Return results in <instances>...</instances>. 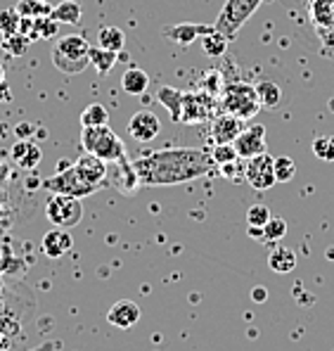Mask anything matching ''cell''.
Here are the masks:
<instances>
[{"mask_svg":"<svg viewBox=\"0 0 334 351\" xmlns=\"http://www.w3.org/2000/svg\"><path fill=\"white\" fill-rule=\"evenodd\" d=\"M133 167L140 178V185L159 188V185H178L197 180L207 173H214L216 162L211 152L202 147H166L140 154L133 159Z\"/></svg>","mask_w":334,"mask_h":351,"instance_id":"cell-1","label":"cell"},{"mask_svg":"<svg viewBox=\"0 0 334 351\" xmlns=\"http://www.w3.org/2000/svg\"><path fill=\"white\" fill-rule=\"evenodd\" d=\"M50 58H53L55 69H60L62 74H81L90 66V43L81 34L62 36L55 40Z\"/></svg>","mask_w":334,"mask_h":351,"instance_id":"cell-2","label":"cell"},{"mask_svg":"<svg viewBox=\"0 0 334 351\" xmlns=\"http://www.w3.org/2000/svg\"><path fill=\"white\" fill-rule=\"evenodd\" d=\"M81 147H84V152L105 159L107 164H116L121 159H126V145L112 131L110 123H105V126H86L81 131Z\"/></svg>","mask_w":334,"mask_h":351,"instance_id":"cell-3","label":"cell"},{"mask_svg":"<svg viewBox=\"0 0 334 351\" xmlns=\"http://www.w3.org/2000/svg\"><path fill=\"white\" fill-rule=\"evenodd\" d=\"M223 110L230 114L244 119H251L259 114L261 110V100L256 86L246 84V81H228L223 86Z\"/></svg>","mask_w":334,"mask_h":351,"instance_id":"cell-4","label":"cell"},{"mask_svg":"<svg viewBox=\"0 0 334 351\" xmlns=\"http://www.w3.org/2000/svg\"><path fill=\"white\" fill-rule=\"evenodd\" d=\"M264 0H225V5L220 8L218 17H216L214 27L216 31L225 36L228 40H233L240 34V29L249 22V17L261 8Z\"/></svg>","mask_w":334,"mask_h":351,"instance_id":"cell-5","label":"cell"},{"mask_svg":"<svg viewBox=\"0 0 334 351\" xmlns=\"http://www.w3.org/2000/svg\"><path fill=\"white\" fill-rule=\"evenodd\" d=\"M45 219L55 226V228H74L84 219V204L81 197L64 193H53L45 202Z\"/></svg>","mask_w":334,"mask_h":351,"instance_id":"cell-6","label":"cell"},{"mask_svg":"<svg viewBox=\"0 0 334 351\" xmlns=\"http://www.w3.org/2000/svg\"><path fill=\"white\" fill-rule=\"evenodd\" d=\"M43 188L50 190V193L74 195V197H81V199L90 197V195H95L97 190H100L97 185L88 183L84 176L76 171L74 164H69V167H64V169H57V173L43 180Z\"/></svg>","mask_w":334,"mask_h":351,"instance_id":"cell-7","label":"cell"},{"mask_svg":"<svg viewBox=\"0 0 334 351\" xmlns=\"http://www.w3.org/2000/svg\"><path fill=\"white\" fill-rule=\"evenodd\" d=\"M244 178L246 183L254 190L264 193V190H270L277 183L275 178V157H270L268 152H261L256 157H249L244 164Z\"/></svg>","mask_w":334,"mask_h":351,"instance_id":"cell-8","label":"cell"},{"mask_svg":"<svg viewBox=\"0 0 334 351\" xmlns=\"http://www.w3.org/2000/svg\"><path fill=\"white\" fill-rule=\"evenodd\" d=\"M216 100L209 93H185L183 100V123H199L207 121L209 117H214Z\"/></svg>","mask_w":334,"mask_h":351,"instance_id":"cell-9","label":"cell"},{"mask_svg":"<svg viewBox=\"0 0 334 351\" xmlns=\"http://www.w3.org/2000/svg\"><path fill=\"white\" fill-rule=\"evenodd\" d=\"M159 131H162V121L150 110L136 112L128 121V136L138 143H152L159 136Z\"/></svg>","mask_w":334,"mask_h":351,"instance_id":"cell-10","label":"cell"},{"mask_svg":"<svg viewBox=\"0 0 334 351\" xmlns=\"http://www.w3.org/2000/svg\"><path fill=\"white\" fill-rule=\"evenodd\" d=\"M233 145L237 149L240 159H249L261 152H268V149H266V128L261 126V123H251L249 128L240 131V136L235 138Z\"/></svg>","mask_w":334,"mask_h":351,"instance_id":"cell-11","label":"cell"},{"mask_svg":"<svg viewBox=\"0 0 334 351\" xmlns=\"http://www.w3.org/2000/svg\"><path fill=\"white\" fill-rule=\"evenodd\" d=\"M216 31L214 24H192V22H183V24H173V27H166L162 31L164 38L173 40L178 45H192L194 40L204 38L207 34Z\"/></svg>","mask_w":334,"mask_h":351,"instance_id":"cell-12","label":"cell"},{"mask_svg":"<svg viewBox=\"0 0 334 351\" xmlns=\"http://www.w3.org/2000/svg\"><path fill=\"white\" fill-rule=\"evenodd\" d=\"M76 171L84 176L88 183L97 185V188H102V185H107V176H110V169H107V162L100 157H95V154L86 152L81 154L79 159L74 162Z\"/></svg>","mask_w":334,"mask_h":351,"instance_id":"cell-13","label":"cell"},{"mask_svg":"<svg viewBox=\"0 0 334 351\" xmlns=\"http://www.w3.org/2000/svg\"><path fill=\"white\" fill-rule=\"evenodd\" d=\"M107 321L119 330H131L133 325L140 321V306L131 299H121L107 311Z\"/></svg>","mask_w":334,"mask_h":351,"instance_id":"cell-14","label":"cell"},{"mask_svg":"<svg viewBox=\"0 0 334 351\" xmlns=\"http://www.w3.org/2000/svg\"><path fill=\"white\" fill-rule=\"evenodd\" d=\"M74 247V237L66 228H55V230H48L43 235V242H40V250L48 259H60L64 256L66 252Z\"/></svg>","mask_w":334,"mask_h":351,"instance_id":"cell-15","label":"cell"},{"mask_svg":"<svg viewBox=\"0 0 334 351\" xmlns=\"http://www.w3.org/2000/svg\"><path fill=\"white\" fill-rule=\"evenodd\" d=\"M240 131H242V119L240 117L230 114V112L214 117L211 138H214L216 145H220V143H235V138L240 136Z\"/></svg>","mask_w":334,"mask_h":351,"instance_id":"cell-16","label":"cell"},{"mask_svg":"<svg viewBox=\"0 0 334 351\" xmlns=\"http://www.w3.org/2000/svg\"><path fill=\"white\" fill-rule=\"evenodd\" d=\"M10 154H12L14 162H17L22 169H27V171H34V169L40 164V159H43V152H40V147L36 145L34 141L14 143L12 149H10Z\"/></svg>","mask_w":334,"mask_h":351,"instance_id":"cell-17","label":"cell"},{"mask_svg":"<svg viewBox=\"0 0 334 351\" xmlns=\"http://www.w3.org/2000/svg\"><path fill=\"white\" fill-rule=\"evenodd\" d=\"M183 100H185V93L176 90L171 86H162L157 90V102H162L164 107L168 110V114L176 123H181V117H183Z\"/></svg>","mask_w":334,"mask_h":351,"instance_id":"cell-18","label":"cell"},{"mask_svg":"<svg viewBox=\"0 0 334 351\" xmlns=\"http://www.w3.org/2000/svg\"><path fill=\"white\" fill-rule=\"evenodd\" d=\"M147 86H150V74L145 69H138V66H131V69L123 71L121 76V88L128 93V95H145Z\"/></svg>","mask_w":334,"mask_h":351,"instance_id":"cell-19","label":"cell"},{"mask_svg":"<svg viewBox=\"0 0 334 351\" xmlns=\"http://www.w3.org/2000/svg\"><path fill=\"white\" fill-rule=\"evenodd\" d=\"M50 17L55 19V22L60 24H81V17H84V8H81L79 0H62L53 8V12H50Z\"/></svg>","mask_w":334,"mask_h":351,"instance_id":"cell-20","label":"cell"},{"mask_svg":"<svg viewBox=\"0 0 334 351\" xmlns=\"http://www.w3.org/2000/svg\"><path fill=\"white\" fill-rule=\"evenodd\" d=\"M57 31H60V22H55L50 14H45V17H34L27 38H29V43H36V40H40V38H55Z\"/></svg>","mask_w":334,"mask_h":351,"instance_id":"cell-21","label":"cell"},{"mask_svg":"<svg viewBox=\"0 0 334 351\" xmlns=\"http://www.w3.org/2000/svg\"><path fill=\"white\" fill-rule=\"evenodd\" d=\"M268 266L273 273H292L296 268V254L290 247H275L268 256Z\"/></svg>","mask_w":334,"mask_h":351,"instance_id":"cell-22","label":"cell"},{"mask_svg":"<svg viewBox=\"0 0 334 351\" xmlns=\"http://www.w3.org/2000/svg\"><path fill=\"white\" fill-rule=\"evenodd\" d=\"M116 62H119V53H112V50H105L100 45H90V66H95L100 76L110 74Z\"/></svg>","mask_w":334,"mask_h":351,"instance_id":"cell-23","label":"cell"},{"mask_svg":"<svg viewBox=\"0 0 334 351\" xmlns=\"http://www.w3.org/2000/svg\"><path fill=\"white\" fill-rule=\"evenodd\" d=\"M116 167H119V180H116V188H119L123 195H133L138 188H140V178H138L133 162H128V157H126V159H121V162H116Z\"/></svg>","mask_w":334,"mask_h":351,"instance_id":"cell-24","label":"cell"},{"mask_svg":"<svg viewBox=\"0 0 334 351\" xmlns=\"http://www.w3.org/2000/svg\"><path fill=\"white\" fill-rule=\"evenodd\" d=\"M97 45L112 53H121L123 45H126V34L119 27H102L97 34Z\"/></svg>","mask_w":334,"mask_h":351,"instance_id":"cell-25","label":"cell"},{"mask_svg":"<svg viewBox=\"0 0 334 351\" xmlns=\"http://www.w3.org/2000/svg\"><path fill=\"white\" fill-rule=\"evenodd\" d=\"M256 93H259V100H261V107L266 110H275L277 105L282 102V90L275 81L270 79H264L256 84Z\"/></svg>","mask_w":334,"mask_h":351,"instance_id":"cell-26","label":"cell"},{"mask_svg":"<svg viewBox=\"0 0 334 351\" xmlns=\"http://www.w3.org/2000/svg\"><path fill=\"white\" fill-rule=\"evenodd\" d=\"M105 123H110V112H107L105 105H100V102H92V105L86 107L84 112H81V126H105Z\"/></svg>","mask_w":334,"mask_h":351,"instance_id":"cell-27","label":"cell"},{"mask_svg":"<svg viewBox=\"0 0 334 351\" xmlns=\"http://www.w3.org/2000/svg\"><path fill=\"white\" fill-rule=\"evenodd\" d=\"M228 43H230V40L225 38L220 31H211V34H207L202 38V48H204V53H207L209 58H223Z\"/></svg>","mask_w":334,"mask_h":351,"instance_id":"cell-28","label":"cell"},{"mask_svg":"<svg viewBox=\"0 0 334 351\" xmlns=\"http://www.w3.org/2000/svg\"><path fill=\"white\" fill-rule=\"evenodd\" d=\"M14 8L22 17H45V14L53 12V8L45 0H19Z\"/></svg>","mask_w":334,"mask_h":351,"instance_id":"cell-29","label":"cell"},{"mask_svg":"<svg viewBox=\"0 0 334 351\" xmlns=\"http://www.w3.org/2000/svg\"><path fill=\"white\" fill-rule=\"evenodd\" d=\"M19 24H22V14L17 12V8L0 10V36L19 34Z\"/></svg>","mask_w":334,"mask_h":351,"instance_id":"cell-30","label":"cell"},{"mask_svg":"<svg viewBox=\"0 0 334 351\" xmlns=\"http://www.w3.org/2000/svg\"><path fill=\"white\" fill-rule=\"evenodd\" d=\"M29 48V40L24 34H12V36H3V50L10 58H22Z\"/></svg>","mask_w":334,"mask_h":351,"instance_id":"cell-31","label":"cell"},{"mask_svg":"<svg viewBox=\"0 0 334 351\" xmlns=\"http://www.w3.org/2000/svg\"><path fill=\"white\" fill-rule=\"evenodd\" d=\"M287 235V221L280 216H270V221L264 226V242H280Z\"/></svg>","mask_w":334,"mask_h":351,"instance_id":"cell-32","label":"cell"},{"mask_svg":"<svg viewBox=\"0 0 334 351\" xmlns=\"http://www.w3.org/2000/svg\"><path fill=\"white\" fill-rule=\"evenodd\" d=\"M313 154L322 162H334V136H320L313 141Z\"/></svg>","mask_w":334,"mask_h":351,"instance_id":"cell-33","label":"cell"},{"mask_svg":"<svg viewBox=\"0 0 334 351\" xmlns=\"http://www.w3.org/2000/svg\"><path fill=\"white\" fill-rule=\"evenodd\" d=\"M211 159L216 162V167H223V164H230V162H235V159H240V154L233 143H220V145L214 147Z\"/></svg>","mask_w":334,"mask_h":351,"instance_id":"cell-34","label":"cell"},{"mask_svg":"<svg viewBox=\"0 0 334 351\" xmlns=\"http://www.w3.org/2000/svg\"><path fill=\"white\" fill-rule=\"evenodd\" d=\"M296 173V162L292 157H277L275 159V178L277 183H287Z\"/></svg>","mask_w":334,"mask_h":351,"instance_id":"cell-35","label":"cell"},{"mask_svg":"<svg viewBox=\"0 0 334 351\" xmlns=\"http://www.w3.org/2000/svg\"><path fill=\"white\" fill-rule=\"evenodd\" d=\"M270 221V209L266 204H254L246 211V223L254 226V228H264Z\"/></svg>","mask_w":334,"mask_h":351,"instance_id":"cell-36","label":"cell"},{"mask_svg":"<svg viewBox=\"0 0 334 351\" xmlns=\"http://www.w3.org/2000/svg\"><path fill=\"white\" fill-rule=\"evenodd\" d=\"M237 173H240V176H244V167L240 164V159H235V162L223 164V167H220V176H225V178L237 180Z\"/></svg>","mask_w":334,"mask_h":351,"instance_id":"cell-37","label":"cell"},{"mask_svg":"<svg viewBox=\"0 0 334 351\" xmlns=\"http://www.w3.org/2000/svg\"><path fill=\"white\" fill-rule=\"evenodd\" d=\"M12 100V88L8 81H0V102H10Z\"/></svg>","mask_w":334,"mask_h":351,"instance_id":"cell-38","label":"cell"},{"mask_svg":"<svg viewBox=\"0 0 334 351\" xmlns=\"http://www.w3.org/2000/svg\"><path fill=\"white\" fill-rule=\"evenodd\" d=\"M57 347H60V342H45V344H40V347H34L29 351H55Z\"/></svg>","mask_w":334,"mask_h":351,"instance_id":"cell-39","label":"cell"},{"mask_svg":"<svg viewBox=\"0 0 334 351\" xmlns=\"http://www.w3.org/2000/svg\"><path fill=\"white\" fill-rule=\"evenodd\" d=\"M249 237H254V240H264V228H254V226H249Z\"/></svg>","mask_w":334,"mask_h":351,"instance_id":"cell-40","label":"cell"},{"mask_svg":"<svg viewBox=\"0 0 334 351\" xmlns=\"http://www.w3.org/2000/svg\"><path fill=\"white\" fill-rule=\"evenodd\" d=\"M254 299H266V290H254Z\"/></svg>","mask_w":334,"mask_h":351,"instance_id":"cell-41","label":"cell"},{"mask_svg":"<svg viewBox=\"0 0 334 351\" xmlns=\"http://www.w3.org/2000/svg\"><path fill=\"white\" fill-rule=\"evenodd\" d=\"M0 81H5V66H3V62H0Z\"/></svg>","mask_w":334,"mask_h":351,"instance_id":"cell-42","label":"cell"}]
</instances>
